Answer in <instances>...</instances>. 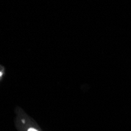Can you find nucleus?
<instances>
[{
	"instance_id": "nucleus-1",
	"label": "nucleus",
	"mask_w": 131,
	"mask_h": 131,
	"mask_svg": "<svg viewBox=\"0 0 131 131\" xmlns=\"http://www.w3.org/2000/svg\"><path fill=\"white\" fill-rule=\"evenodd\" d=\"M28 131H39V130H37L36 129H34V128H30Z\"/></svg>"
}]
</instances>
